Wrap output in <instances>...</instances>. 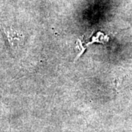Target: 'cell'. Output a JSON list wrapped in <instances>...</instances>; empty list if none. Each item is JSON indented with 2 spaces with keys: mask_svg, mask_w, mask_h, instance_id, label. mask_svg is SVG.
I'll return each mask as SVG.
<instances>
[{
  "mask_svg": "<svg viewBox=\"0 0 132 132\" xmlns=\"http://www.w3.org/2000/svg\"><path fill=\"white\" fill-rule=\"evenodd\" d=\"M3 35L8 44V47L11 50V52L14 53L17 49V44H19L22 35L16 31L15 29L9 27H5L4 25L1 26Z\"/></svg>",
  "mask_w": 132,
  "mask_h": 132,
  "instance_id": "obj_1",
  "label": "cell"
}]
</instances>
